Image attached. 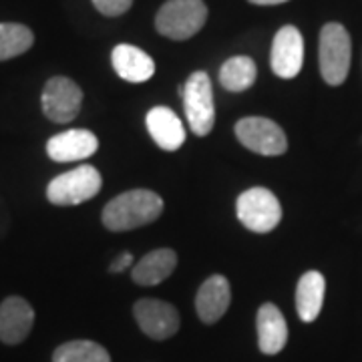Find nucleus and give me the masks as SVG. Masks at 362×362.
Here are the masks:
<instances>
[{"mask_svg":"<svg viewBox=\"0 0 362 362\" xmlns=\"http://www.w3.org/2000/svg\"><path fill=\"white\" fill-rule=\"evenodd\" d=\"M163 211V199L151 189H131L117 195L103 209V223L111 232H129L156 221Z\"/></svg>","mask_w":362,"mask_h":362,"instance_id":"nucleus-1","label":"nucleus"},{"mask_svg":"<svg viewBox=\"0 0 362 362\" xmlns=\"http://www.w3.org/2000/svg\"><path fill=\"white\" fill-rule=\"evenodd\" d=\"M350 54H352V45H350L349 30L338 23L324 25L318 40V57H320V73L328 85L338 87L346 81Z\"/></svg>","mask_w":362,"mask_h":362,"instance_id":"nucleus-2","label":"nucleus"},{"mask_svg":"<svg viewBox=\"0 0 362 362\" xmlns=\"http://www.w3.org/2000/svg\"><path fill=\"white\" fill-rule=\"evenodd\" d=\"M207 21L204 0H168L156 16L159 35L173 40L192 39Z\"/></svg>","mask_w":362,"mask_h":362,"instance_id":"nucleus-3","label":"nucleus"},{"mask_svg":"<svg viewBox=\"0 0 362 362\" xmlns=\"http://www.w3.org/2000/svg\"><path fill=\"white\" fill-rule=\"evenodd\" d=\"M183 107L187 123L195 135H209L216 123V107H214V90L211 81L204 71H195L183 85Z\"/></svg>","mask_w":362,"mask_h":362,"instance_id":"nucleus-4","label":"nucleus"},{"mask_svg":"<svg viewBox=\"0 0 362 362\" xmlns=\"http://www.w3.org/2000/svg\"><path fill=\"white\" fill-rule=\"evenodd\" d=\"M103 185L101 173L93 165H78L73 171L57 175L47 187L52 206H78L99 194Z\"/></svg>","mask_w":362,"mask_h":362,"instance_id":"nucleus-5","label":"nucleus"},{"mask_svg":"<svg viewBox=\"0 0 362 362\" xmlns=\"http://www.w3.org/2000/svg\"><path fill=\"white\" fill-rule=\"evenodd\" d=\"M238 220L256 233L272 232L282 220V206L278 197L266 187H252L238 197Z\"/></svg>","mask_w":362,"mask_h":362,"instance_id":"nucleus-6","label":"nucleus"},{"mask_svg":"<svg viewBox=\"0 0 362 362\" xmlns=\"http://www.w3.org/2000/svg\"><path fill=\"white\" fill-rule=\"evenodd\" d=\"M235 135L240 143L258 156H282L288 149L286 133L266 117H246L235 123Z\"/></svg>","mask_w":362,"mask_h":362,"instance_id":"nucleus-7","label":"nucleus"},{"mask_svg":"<svg viewBox=\"0 0 362 362\" xmlns=\"http://www.w3.org/2000/svg\"><path fill=\"white\" fill-rule=\"evenodd\" d=\"M42 113L54 123H71L81 111L83 90L69 77H52L47 81L42 95Z\"/></svg>","mask_w":362,"mask_h":362,"instance_id":"nucleus-8","label":"nucleus"},{"mask_svg":"<svg viewBox=\"0 0 362 362\" xmlns=\"http://www.w3.org/2000/svg\"><path fill=\"white\" fill-rule=\"evenodd\" d=\"M135 320L143 332L149 338L165 340L173 337L180 330V312L169 302L156 300V298H143L133 306Z\"/></svg>","mask_w":362,"mask_h":362,"instance_id":"nucleus-9","label":"nucleus"},{"mask_svg":"<svg viewBox=\"0 0 362 362\" xmlns=\"http://www.w3.org/2000/svg\"><path fill=\"white\" fill-rule=\"evenodd\" d=\"M304 63V39L296 26H282L272 42L270 65L280 78H294Z\"/></svg>","mask_w":362,"mask_h":362,"instance_id":"nucleus-10","label":"nucleus"},{"mask_svg":"<svg viewBox=\"0 0 362 362\" xmlns=\"http://www.w3.org/2000/svg\"><path fill=\"white\" fill-rule=\"evenodd\" d=\"M35 310L25 298L11 296L0 304V340L4 344H21L33 330Z\"/></svg>","mask_w":362,"mask_h":362,"instance_id":"nucleus-11","label":"nucleus"},{"mask_svg":"<svg viewBox=\"0 0 362 362\" xmlns=\"http://www.w3.org/2000/svg\"><path fill=\"white\" fill-rule=\"evenodd\" d=\"M230 302H232V290L228 278L214 274L199 286L195 296V310L202 322L216 324L228 312Z\"/></svg>","mask_w":362,"mask_h":362,"instance_id":"nucleus-12","label":"nucleus"},{"mask_svg":"<svg viewBox=\"0 0 362 362\" xmlns=\"http://www.w3.org/2000/svg\"><path fill=\"white\" fill-rule=\"evenodd\" d=\"M97 149H99V139L87 129L65 131L51 137L47 143V156L59 163L87 159Z\"/></svg>","mask_w":362,"mask_h":362,"instance_id":"nucleus-13","label":"nucleus"},{"mask_svg":"<svg viewBox=\"0 0 362 362\" xmlns=\"http://www.w3.org/2000/svg\"><path fill=\"white\" fill-rule=\"evenodd\" d=\"M111 63L117 75L129 83H145L156 73L153 59L133 45H117L111 54Z\"/></svg>","mask_w":362,"mask_h":362,"instance_id":"nucleus-14","label":"nucleus"},{"mask_svg":"<svg viewBox=\"0 0 362 362\" xmlns=\"http://www.w3.org/2000/svg\"><path fill=\"white\" fill-rule=\"evenodd\" d=\"M147 131L153 137V141L165 149V151H175L180 149L185 141V129L181 119L171 111L169 107H153L147 113Z\"/></svg>","mask_w":362,"mask_h":362,"instance_id":"nucleus-15","label":"nucleus"},{"mask_svg":"<svg viewBox=\"0 0 362 362\" xmlns=\"http://www.w3.org/2000/svg\"><path fill=\"white\" fill-rule=\"evenodd\" d=\"M258 342L264 354H278L288 342V324L284 314L274 304H264L258 310Z\"/></svg>","mask_w":362,"mask_h":362,"instance_id":"nucleus-16","label":"nucleus"},{"mask_svg":"<svg viewBox=\"0 0 362 362\" xmlns=\"http://www.w3.org/2000/svg\"><path fill=\"white\" fill-rule=\"evenodd\" d=\"M177 266V254L169 247L153 250L145 254L131 270V276L137 284L156 286L161 284L165 278L171 276V272Z\"/></svg>","mask_w":362,"mask_h":362,"instance_id":"nucleus-17","label":"nucleus"},{"mask_svg":"<svg viewBox=\"0 0 362 362\" xmlns=\"http://www.w3.org/2000/svg\"><path fill=\"white\" fill-rule=\"evenodd\" d=\"M324 290H326V280L320 272H306L296 288V310L300 320L304 322H314L318 314L322 310Z\"/></svg>","mask_w":362,"mask_h":362,"instance_id":"nucleus-18","label":"nucleus"},{"mask_svg":"<svg viewBox=\"0 0 362 362\" xmlns=\"http://www.w3.org/2000/svg\"><path fill=\"white\" fill-rule=\"evenodd\" d=\"M258 77V66L250 57H232L220 69L221 87L230 93L247 90Z\"/></svg>","mask_w":362,"mask_h":362,"instance_id":"nucleus-19","label":"nucleus"},{"mask_svg":"<svg viewBox=\"0 0 362 362\" xmlns=\"http://www.w3.org/2000/svg\"><path fill=\"white\" fill-rule=\"evenodd\" d=\"M35 42L33 30L18 23H0V61L26 52Z\"/></svg>","mask_w":362,"mask_h":362,"instance_id":"nucleus-20","label":"nucleus"},{"mask_svg":"<svg viewBox=\"0 0 362 362\" xmlns=\"http://www.w3.org/2000/svg\"><path fill=\"white\" fill-rule=\"evenodd\" d=\"M52 362H111L109 352L90 340L65 342L52 354Z\"/></svg>","mask_w":362,"mask_h":362,"instance_id":"nucleus-21","label":"nucleus"},{"mask_svg":"<svg viewBox=\"0 0 362 362\" xmlns=\"http://www.w3.org/2000/svg\"><path fill=\"white\" fill-rule=\"evenodd\" d=\"M93 4L105 16H119L129 11L133 0H93Z\"/></svg>","mask_w":362,"mask_h":362,"instance_id":"nucleus-22","label":"nucleus"},{"mask_svg":"<svg viewBox=\"0 0 362 362\" xmlns=\"http://www.w3.org/2000/svg\"><path fill=\"white\" fill-rule=\"evenodd\" d=\"M131 264H133V256H131L129 252H127V254H121V256H119V258L113 262V266H111V272L119 274V272L127 270Z\"/></svg>","mask_w":362,"mask_h":362,"instance_id":"nucleus-23","label":"nucleus"},{"mask_svg":"<svg viewBox=\"0 0 362 362\" xmlns=\"http://www.w3.org/2000/svg\"><path fill=\"white\" fill-rule=\"evenodd\" d=\"M252 4H259V6H270V4H282L288 0H250Z\"/></svg>","mask_w":362,"mask_h":362,"instance_id":"nucleus-24","label":"nucleus"}]
</instances>
